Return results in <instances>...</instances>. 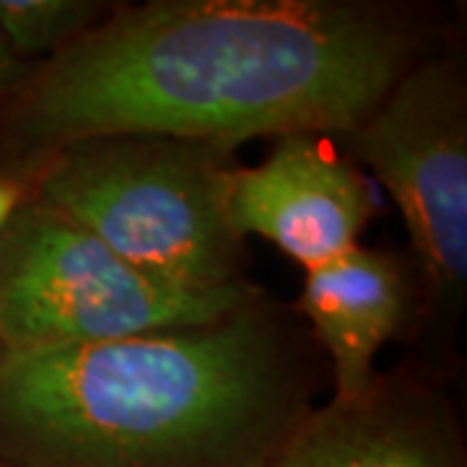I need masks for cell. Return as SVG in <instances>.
Here are the masks:
<instances>
[{"label": "cell", "instance_id": "3957f363", "mask_svg": "<svg viewBox=\"0 0 467 467\" xmlns=\"http://www.w3.org/2000/svg\"><path fill=\"white\" fill-rule=\"evenodd\" d=\"M232 149L167 135H99L39 156L34 195L135 270L192 294L244 285L229 221Z\"/></svg>", "mask_w": 467, "mask_h": 467}, {"label": "cell", "instance_id": "ba28073f", "mask_svg": "<svg viewBox=\"0 0 467 467\" xmlns=\"http://www.w3.org/2000/svg\"><path fill=\"white\" fill-rule=\"evenodd\" d=\"M270 467H457V450L429 405L374 384L306 413Z\"/></svg>", "mask_w": 467, "mask_h": 467}, {"label": "cell", "instance_id": "6da1fadb", "mask_svg": "<svg viewBox=\"0 0 467 467\" xmlns=\"http://www.w3.org/2000/svg\"><path fill=\"white\" fill-rule=\"evenodd\" d=\"M413 50V29L374 3H143L36 67L11 107V138L21 159H39L99 135L232 150L263 135H353Z\"/></svg>", "mask_w": 467, "mask_h": 467}, {"label": "cell", "instance_id": "30bf717a", "mask_svg": "<svg viewBox=\"0 0 467 467\" xmlns=\"http://www.w3.org/2000/svg\"><path fill=\"white\" fill-rule=\"evenodd\" d=\"M36 174H39V159H21L14 167L0 169V223L18 202L32 195Z\"/></svg>", "mask_w": 467, "mask_h": 467}, {"label": "cell", "instance_id": "9c48e42d", "mask_svg": "<svg viewBox=\"0 0 467 467\" xmlns=\"http://www.w3.org/2000/svg\"><path fill=\"white\" fill-rule=\"evenodd\" d=\"M107 18L94 0H0V39L29 66L55 57Z\"/></svg>", "mask_w": 467, "mask_h": 467}, {"label": "cell", "instance_id": "7a4b0ae2", "mask_svg": "<svg viewBox=\"0 0 467 467\" xmlns=\"http://www.w3.org/2000/svg\"><path fill=\"white\" fill-rule=\"evenodd\" d=\"M306 413L291 346L257 301L195 327L0 350L8 467H270Z\"/></svg>", "mask_w": 467, "mask_h": 467}, {"label": "cell", "instance_id": "5b68a950", "mask_svg": "<svg viewBox=\"0 0 467 467\" xmlns=\"http://www.w3.org/2000/svg\"><path fill=\"white\" fill-rule=\"evenodd\" d=\"M356 153L395 198L439 299L467 284V88L454 57L408 67L350 135Z\"/></svg>", "mask_w": 467, "mask_h": 467}, {"label": "cell", "instance_id": "277c9868", "mask_svg": "<svg viewBox=\"0 0 467 467\" xmlns=\"http://www.w3.org/2000/svg\"><path fill=\"white\" fill-rule=\"evenodd\" d=\"M250 301L247 284L192 294L153 281L34 190L0 223V350L73 348L195 327Z\"/></svg>", "mask_w": 467, "mask_h": 467}, {"label": "cell", "instance_id": "52a82bcc", "mask_svg": "<svg viewBox=\"0 0 467 467\" xmlns=\"http://www.w3.org/2000/svg\"><path fill=\"white\" fill-rule=\"evenodd\" d=\"M299 312L330 356L333 400H361L377 384L379 350L405 322L408 281L395 257L358 244L327 265L306 270Z\"/></svg>", "mask_w": 467, "mask_h": 467}, {"label": "cell", "instance_id": "8992f818", "mask_svg": "<svg viewBox=\"0 0 467 467\" xmlns=\"http://www.w3.org/2000/svg\"><path fill=\"white\" fill-rule=\"evenodd\" d=\"M374 211L377 198L367 177L322 135L275 138L263 164L236 167L229 182L236 236H263L304 270L356 250Z\"/></svg>", "mask_w": 467, "mask_h": 467}, {"label": "cell", "instance_id": "8fae6325", "mask_svg": "<svg viewBox=\"0 0 467 467\" xmlns=\"http://www.w3.org/2000/svg\"><path fill=\"white\" fill-rule=\"evenodd\" d=\"M29 70H32V66L21 63L16 55L5 47V42L0 39V101L5 97H16L18 88L32 76Z\"/></svg>", "mask_w": 467, "mask_h": 467}, {"label": "cell", "instance_id": "7c38bea8", "mask_svg": "<svg viewBox=\"0 0 467 467\" xmlns=\"http://www.w3.org/2000/svg\"><path fill=\"white\" fill-rule=\"evenodd\" d=\"M0 467H8V465H3V462H0Z\"/></svg>", "mask_w": 467, "mask_h": 467}]
</instances>
